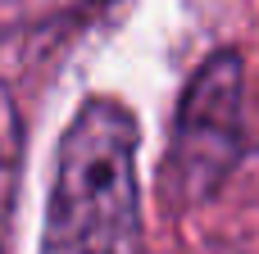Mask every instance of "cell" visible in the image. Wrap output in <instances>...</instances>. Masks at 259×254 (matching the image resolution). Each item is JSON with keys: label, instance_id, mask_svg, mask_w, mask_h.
Returning <instances> with one entry per match:
<instances>
[{"label": "cell", "instance_id": "cell-3", "mask_svg": "<svg viewBox=\"0 0 259 254\" xmlns=\"http://www.w3.org/2000/svg\"><path fill=\"white\" fill-rule=\"evenodd\" d=\"M18 168H23V123H18V109H14L9 91L0 86V232H5L9 209H14Z\"/></svg>", "mask_w": 259, "mask_h": 254}, {"label": "cell", "instance_id": "cell-1", "mask_svg": "<svg viewBox=\"0 0 259 254\" xmlns=\"http://www.w3.org/2000/svg\"><path fill=\"white\" fill-rule=\"evenodd\" d=\"M141 127L118 100H87L59 136L41 254H146Z\"/></svg>", "mask_w": 259, "mask_h": 254}, {"label": "cell", "instance_id": "cell-2", "mask_svg": "<svg viewBox=\"0 0 259 254\" xmlns=\"http://www.w3.org/2000/svg\"><path fill=\"white\" fill-rule=\"evenodd\" d=\"M246 155V114H241V59L232 50L205 59V68L191 77L178 127L168 141L164 164V191L178 209L205 205L237 159Z\"/></svg>", "mask_w": 259, "mask_h": 254}]
</instances>
